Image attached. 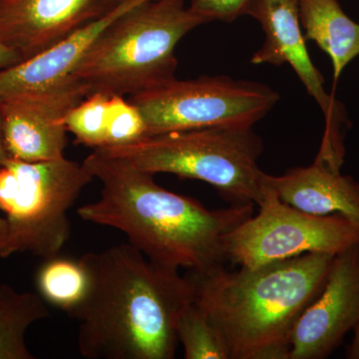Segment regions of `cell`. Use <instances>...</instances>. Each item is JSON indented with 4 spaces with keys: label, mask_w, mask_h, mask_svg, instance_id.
<instances>
[{
    "label": "cell",
    "mask_w": 359,
    "mask_h": 359,
    "mask_svg": "<svg viewBox=\"0 0 359 359\" xmlns=\"http://www.w3.org/2000/svg\"><path fill=\"white\" fill-rule=\"evenodd\" d=\"M7 235H8V226H7L6 219L0 217V259H4Z\"/></svg>",
    "instance_id": "obj_23"
},
{
    "label": "cell",
    "mask_w": 359,
    "mask_h": 359,
    "mask_svg": "<svg viewBox=\"0 0 359 359\" xmlns=\"http://www.w3.org/2000/svg\"><path fill=\"white\" fill-rule=\"evenodd\" d=\"M44 302L39 294L0 285V359L34 358L25 334L32 323L50 314Z\"/></svg>",
    "instance_id": "obj_16"
},
{
    "label": "cell",
    "mask_w": 359,
    "mask_h": 359,
    "mask_svg": "<svg viewBox=\"0 0 359 359\" xmlns=\"http://www.w3.org/2000/svg\"><path fill=\"white\" fill-rule=\"evenodd\" d=\"M0 1H2V0H0Z\"/></svg>",
    "instance_id": "obj_26"
},
{
    "label": "cell",
    "mask_w": 359,
    "mask_h": 359,
    "mask_svg": "<svg viewBox=\"0 0 359 359\" xmlns=\"http://www.w3.org/2000/svg\"><path fill=\"white\" fill-rule=\"evenodd\" d=\"M88 283L86 269L80 259L56 256L45 259L36 276L40 297L66 313L83 301Z\"/></svg>",
    "instance_id": "obj_17"
},
{
    "label": "cell",
    "mask_w": 359,
    "mask_h": 359,
    "mask_svg": "<svg viewBox=\"0 0 359 359\" xmlns=\"http://www.w3.org/2000/svg\"><path fill=\"white\" fill-rule=\"evenodd\" d=\"M346 356L349 359H359V321L358 325L354 328L353 340L348 347Z\"/></svg>",
    "instance_id": "obj_24"
},
{
    "label": "cell",
    "mask_w": 359,
    "mask_h": 359,
    "mask_svg": "<svg viewBox=\"0 0 359 359\" xmlns=\"http://www.w3.org/2000/svg\"><path fill=\"white\" fill-rule=\"evenodd\" d=\"M122 0H2L0 40L23 60L109 13Z\"/></svg>",
    "instance_id": "obj_12"
},
{
    "label": "cell",
    "mask_w": 359,
    "mask_h": 359,
    "mask_svg": "<svg viewBox=\"0 0 359 359\" xmlns=\"http://www.w3.org/2000/svg\"><path fill=\"white\" fill-rule=\"evenodd\" d=\"M110 96L94 92L69 111L66 116V127L74 135L76 143L93 149L105 146Z\"/></svg>",
    "instance_id": "obj_19"
},
{
    "label": "cell",
    "mask_w": 359,
    "mask_h": 359,
    "mask_svg": "<svg viewBox=\"0 0 359 359\" xmlns=\"http://www.w3.org/2000/svg\"><path fill=\"white\" fill-rule=\"evenodd\" d=\"M249 0H191V11L202 16L207 22L224 21L231 22L244 15Z\"/></svg>",
    "instance_id": "obj_21"
},
{
    "label": "cell",
    "mask_w": 359,
    "mask_h": 359,
    "mask_svg": "<svg viewBox=\"0 0 359 359\" xmlns=\"http://www.w3.org/2000/svg\"><path fill=\"white\" fill-rule=\"evenodd\" d=\"M80 261L88 275V289L67 314L79 323L81 355L174 358L179 314L195 301L189 276L153 263L129 243L86 252Z\"/></svg>",
    "instance_id": "obj_1"
},
{
    "label": "cell",
    "mask_w": 359,
    "mask_h": 359,
    "mask_svg": "<svg viewBox=\"0 0 359 359\" xmlns=\"http://www.w3.org/2000/svg\"><path fill=\"white\" fill-rule=\"evenodd\" d=\"M145 137H147V128L139 108L125 96L111 95L104 147L127 145Z\"/></svg>",
    "instance_id": "obj_20"
},
{
    "label": "cell",
    "mask_w": 359,
    "mask_h": 359,
    "mask_svg": "<svg viewBox=\"0 0 359 359\" xmlns=\"http://www.w3.org/2000/svg\"><path fill=\"white\" fill-rule=\"evenodd\" d=\"M358 321L359 244L334 257L325 289L295 323L289 359L327 358Z\"/></svg>",
    "instance_id": "obj_11"
},
{
    "label": "cell",
    "mask_w": 359,
    "mask_h": 359,
    "mask_svg": "<svg viewBox=\"0 0 359 359\" xmlns=\"http://www.w3.org/2000/svg\"><path fill=\"white\" fill-rule=\"evenodd\" d=\"M245 14L255 18L266 34L263 46L255 52L250 62L290 65L325 118V132L316 159L341 169L346 157L344 131L351 123L344 104L325 91V79L309 56L299 21V0H249Z\"/></svg>",
    "instance_id": "obj_9"
},
{
    "label": "cell",
    "mask_w": 359,
    "mask_h": 359,
    "mask_svg": "<svg viewBox=\"0 0 359 359\" xmlns=\"http://www.w3.org/2000/svg\"><path fill=\"white\" fill-rule=\"evenodd\" d=\"M266 176V175H264ZM250 217L224 238L226 259L255 269L320 252L337 256L359 244V226L342 215L318 216L292 207L264 181V197Z\"/></svg>",
    "instance_id": "obj_8"
},
{
    "label": "cell",
    "mask_w": 359,
    "mask_h": 359,
    "mask_svg": "<svg viewBox=\"0 0 359 359\" xmlns=\"http://www.w3.org/2000/svg\"><path fill=\"white\" fill-rule=\"evenodd\" d=\"M304 39L313 40L332 59L334 84L346 66L359 56V25L339 0H299Z\"/></svg>",
    "instance_id": "obj_15"
},
{
    "label": "cell",
    "mask_w": 359,
    "mask_h": 359,
    "mask_svg": "<svg viewBox=\"0 0 359 359\" xmlns=\"http://www.w3.org/2000/svg\"><path fill=\"white\" fill-rule=\"evenodd\" d=\"M207 21L186 0H147L118 18L71 77L89 94L132 96L176 78L180 40Z\"/></svg>",
    "instance_id": "obj_4"
},
{
    "label": "cell",
    "mask_w": 359,
    "mask_h": 359,
    "mask_svg": "<svg viewBox=\"0 0 359 359\" xmlns=\"http://www.w3.org/2000/svg\"><path fill=\"white\" fill-rule=\"evenodd\" d=\"M23 61L18 52L13 50L0 40V69L11 67Z\"/></svg>",
    "instance_id": "obj_22"
},
{
    "label": "cell",
    "mask_w": 359,
    "mask_h": 359,
    "mask_svg": "<svg viewBox=\"0 0 359 359\" xmlns=\"http://www.w3.org/2000/svg\"><path fill=\"white\" fill-rule=\"evenodd\" d=\"M0 102H1V99H0ZM9 159H11V158H9L8 154H7L6 147H4V135H2L1 109H0V167L6 165L7 161Z\"/></svg>",
    "instance_id": "obj_25"
},
{
    "label": "cell",
    "mask_w": 359,
    "mask_h": 359,
    "mask_svg": "<svg viewBox=\"0 0 359 359\" xmlns=\"http://www.w3.org/2000/svg\"><path fill=\"white\" fill-rule=\"evenodd\" d=\"M87 95L86 86L70 77L49 88L0 98L2 135L9 158L43 162L65 157L66 116Z\"/></svg>",
    "instance_id": "obj_10"
},
{
    "label": "cell",
    "mask_w": 359,
    "mask_h": 359,
    "mask_svg": "<svg viewBox=\"0 0 359 359\" xmlns=\"http://www.w3.org/2000/svg\"><path fill=\"white\" fill-rule=\"evenodd\" d=\"M145 1L147 0H122L109 13L46 50L0 69V98L39 91L65 81L105 30L123 14Z\"/></svg>",
    "instance_id": "obj_13"
},
{
    "label": "cell",
    "mask_w": 359,
    "mask_h": 359,
    "mask_svg": "<svg viewBox=\"0 0 359 359\" xmlns=\"http://www.w3.org/2000/svg\"><path fill=\"white\" fill-rule=\"evenodd\" d=\"M93 179L83 163L65 157L7 161L0 167V210L8 226L4 259L16 252L58 256L71 235L67 212Z\"/></svg>",
    "instance_id": "obj_6"
},
{
    "label": "cell",
    "mask_w": 359,
    "mask_h": 359,
    "mask_svg": "<svg viewBox=\"0 0 359 359\" xmlns=\"http://www.w3.org/2000/svg\"><path fill=\"white\" fill-rule=\"evenodd\" d=\"M149 174H173L214 187L231 205L261 204L264 142L252 127H217L148 136L127 145L94 149Z\"/></svg>",
    "instance_id": "obj_5"
},
{
    "label": "cell",
    "mask_w": 359,
    "mask_h": 359,
    "mask_svg": "<svg viewBox=\"0 0 359 359\" xmlns=\"http://www.w3.org/2000/svg\"><path fill=\"white\" fill-rule=\"evenodd\" d=\"M176 330L186 359H231L218 328L195 301L182 309Z\"/></svg>",
    "instance_id": "obj_18"
},
{
    "label": "cell",
    "mask_w": 359,
    "mask_h": 359,
    "mask_svg": "<svg viewBox=\"0 0 359 359\" xmlns=\"http://www.w3.org/2000/svg\"><path fill=\"white\" fill-rule=\"evenodd\" d=\"M264 181L283 202L318 216L339 214L359 226V182L316 159L311 166L287 170Z\"/></svg>",
    "instance_id": "obj_14"
},
{
    "label": "cell",
    "mask_w": 359,
    "mask_h": 359,
    "mask_svg": "<svg viewBox=\"0 0 359 359\" xmlns=\"http://www.w3.org/2000/svg\"><path fill=\"white\" fill-rule=\"evenodd\" d=\"M335 256L309 252L255 269L189 273L195 302L218 328L231 359H289L302 313L325 289Z\"/></svg>",
    "instance_id": "obj_3"
},
{
    "label": "cell",
    "mask_w": 359,
    "mask_h": 359,
    "mask_svg": "<svg viewBox=\"0 0 359 359\" xmlns=\"http://www.w3.org/2000/svg\"><path fill=\"white\" fill-rule=\"evenodd\" d=\"M128 100L141 111L147 137L217 127L247 128L273 110L280 94L268 85L226 75L177 78Z\"/></svg>",
    "instance_id": "obj_7"
},
{
    "label": "cell",
    "mask_w": 359,
    "mask_h": 359,
    "mask_svg": "<svg viewBox=\"0 0 359 359\" xmlns=\"http://www.w3.org/2000/svg\"><path fill=\"white\" fill-rule=\"evenodd\" d=\"M100 181V198L82 205L83 221L122 231L153 263L202 273L224 266V238L254 214L252 204L210 210L158 185L154 175L94 150L83 161Z\"/></svg>",
    "instance_id": "obj_2"
}]
</instances>
